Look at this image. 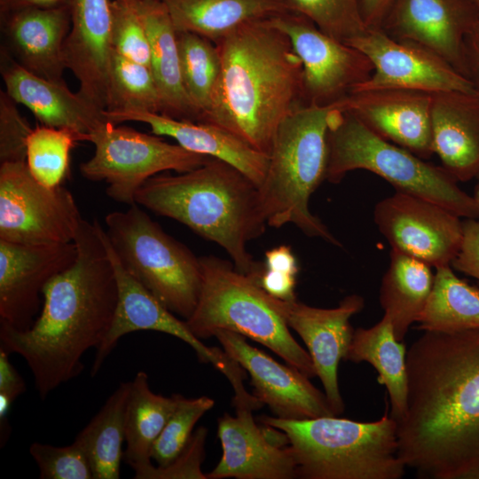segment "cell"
<instances>
[{"label":"cell","instance_id":"obj_1","mask_svg":"<svg viewBox=\"0 0 479 479\" xmlns=\"http://www.w3.org/2000/svg\"><path fill=\"white\" fill-rule=\"evenodd\" d=\"M406 367L400 459L419 477L479 479V329L424 331Z\"/></svg>","mask_w":479,"mask_h":479},{"label":"cell","instance_id":"obj_15","mask_svg":"<svg viewBox=\"0 0 479 479\" xmlns=\"http://www.w3.org/2000/svg\"><path fill=\"white\" fill-rule=\"evenodd\" d=\"M346 43L361 51L373 66L371 76L353 90L404 89L430 94L476 91L470 80L435 53L394 39L380 28H368Z\"/></svg>","mask_w":479,"mask_h":479},{"label":"cell","instance_id":"obj_35","mask_svg":"<svg viewBox=\"0 0 479 479\" xmlns=\"http://www.w3.org/2000/svg\"><path fill=\"white\" fill-rule=\"evenodd\" d=\"M106 112L144 111L161 114L158 87L149 67L112 51Z\"/></svg>","mask_w":479,"mask_h":479},{"label":"cell","instance_id":"obj_10","mask_svg":"<svg viewBox=\"0 0 479 479\" xmlns=\"http://www.w3.org/2000/svg\"><path fill=\"white\" fill-rule=\"evenodd\" d=\"M87 141L95 150L81 163V175L90 181H105L107 195L129 206L136 203L137 192L152 177L166 170L187 172L212 158L109 121L89 133Z\"/></svg>","mask_w":479,"mask_h":479},{"label":"cell","instance_id":"obj_7","mask_svg":"<svg viewBox=\"0 0 479 479\" xmlns=\"http://www.w3.org/2000/svg\"><path fill=\"white\" fill-rule=\"evenodd\" d=\"M202 284L198 303L185 320L199 339L228 330L269 348L309 378L317 376L312 359L292 336L283 300L272 296L256 278L215 256L200 258Z\"/></svg>","mask_w":479,"mask_h":479},{"label":"cell","instance_id":"obj_51","mask_svg":"<svg viewBox=\"0 0 479 479\" xmlns=\"http://www.w3.org/2000/svg\"><path fill=\"white\" fill-rule=\"evenodd\" d=\"M479 10V0H473Z\"/></svg>","mask_w":479,"mask_h":479},{"label":"cell","instance_id":"obj_50","mask_svg":"<svg viewBox=\"0 0 479 479\" xmlns=\"http://www.w3.org/2000/svg\"><path fill=\"white\" fill-rule=\"evenodd\" d=\"M475 200V203L479 208V179H478V183L476 184L475 187V192H474V195H473Z\"/></svg>","mask_w":479,"mask_h":479},{"label":"cell","instance_id":"obj_14","mask_svg":"<svg viewBox=\"0 0 479 479\" xmlns=\"http://www.w3.org/2000/svg\"><path fill=\"white\" fill-rule=\"evenodd\" d=\"M101 233L114 267L118 302L111 326L97 349L91 376L98 373L122 336L136 331L152 330L170 334L185 342L193 349L200 362L212 364L227 379L231 378L240 369V365L224 350L203 344L190 330L185 320L175 317L173 312L126 271L110 245L103 227Z\"/></svg>","mask_w":479,"mask_h":479},{"label":"cell","instance_id":"obj_29","mask_svg":"<svg viewBox=\"0 0 479 479\" xmlns=\"http://www.w3.org/2000/svg\"><path fill=\"white\" fill-rule=\"evenodd\" d=\"M406 349L397 340L390 318H382L369 328L354 330L352 341L344 360L353 363L367 362L378 373V381L389 394V415L398 421L407 408L408 378Z\"/></svg>","mask_w":479,"mask_h":479},{"label":"cell","instance_id":"obj_41","mask_svg":"<svg viewBox=\"0 0 479 479\" xmlns=\"http://www.w3.org/2000/svg\"><path fill=\"white\" fill-rule=\"evenodd\" d=\"M207 428L200 427L192 433L180 454L164 467L152 463L134 468L136 479H208L201 471L205 457Z\"/></svg>","mask_w":479,"mask_h":479},{"label":"cell","instance_id":"obj_30","mask_svg":"<svg viewBox=\"0 0 479 479\" xmlns=\"http://www.w3.org/2000/svg\"><path fill=\"white\" fill-rule=\"evenodd\" d=\"M435 273L428 263L391 249L389 265L380 289V302L393 325L395 336L403 342L417 322L434 283Z\"/></svg>","mask_w":479,"mask_h":479},{"label":"cell","instance_id":"obj_48","mask_svg":"<svg viewBox=\"0 0 479 479\" xmlns=\"http://www.w3.org/2000/svg\"><path fill=\"white\" fill-rule=\"evenodd\" d=\"M393 0H360L363 20L368 28H380Z\"/></svg>","mask_w":479,"mask_h":479},{"label":"cell","instance_id":"obj_3","mask_svg":"<svg viewBox=\"0 0 479 479\" xmlns=\"http://www.w3.org/2000/svg\"><path fill=\"white\" fill-rule=\"evenodd\" d=\"M215 44L220 75L199 122L216 125L269 154L281 122L305 104L302 62L271 20L244 24Z\"/></svg>","mask_w":479,"mask_h":479},{"label":"cell","instance_id":"obj_44","mask_svg":"<svg viewBox=\"0 0 479 479\" xmlns=\"http://www.w3.org/2000/svg\"><path fill=\"white\" fill-rule=\"evenodd\" d=\"M296 276L265 267L259 274L258 282L261 287L272 296L281 300H294V287Z\"/></svg>","mask_w":479,"mask_h":479},{"label":"cell","instance_id":"obj_11","mask_svg":"<svg viewBox=\"0 0 479 479\" xmlns=\"http://www.w3.org/2000/svg\"><path fill=\"white\" fill-rule=\"evenodd\" d=\"M82 220L68 189L40 184L26 161L1 163V240L28 246L70 243Z\"/></svg>","mask_w":479,"mask_h":479},{"label":"cell","instance_id":"obj_6","mask_svg":"<svg viewBox=\"0 0 479 479\" xmlns=\"http://www.w3.org/2000/svg\"><path fill=\"white\" fill-rule=\"evenodd\" d=\"M285 434L303 479H400L406 466L398 455L397 421L388 412L359 422L335 416L286 420L263 416Z\"/></svg>","mask_w":479,"mask_h":479},{"label":"cell","instance_id":"obj_43","mask_svg":"<svg viewBox=\"0 0 479 479\" xmlns=\"http://www.w3.org/2000/svg\"><path fill=\"white\" fill-rule=\"evenodd\" d=\"M462 225V243L451 266L479 281V219H465Z\"/></svg>","mask_w":479,"mask_h":479},{"label":"cell","instance_id":"obj_23","mask_svg":"<svg viewBox=\"0 0 479 479\" xmlns=\"http://www.w3.org/2000/svg\"><path fill=\"white\" fill-rule=\"evenodd\" d=\"M71 21V6L24 8L0 15L1 48L32 74L65 82L63 45Z\"/></svg>","mask_w":479,"mask_h":479},{"label":"cell","instance_id":"obj_17","mask_svg":"<svg viewBox=\"0 0 479 479\" xmlns=\"http://www.w3.org/2000/svg\"><path fill=\"white\" fill-rule=\"evenodd\" d=\"M75 243L28 246L0 240V322L29 329L39 316L45 286L77 258Z\"/></svg>","mask_w":479,"mask_h":479},{"label":"cell","instance_id":"obj_26","mask_svg":"<svg viewBox=\"0 0 479 479\" xmlns=\"http://www.w3.org/2000/svg\"><path fill=\"white\" fill-rule=\"evenodd\" d=\"M432 139L443 167L458 181L479 178V94H433Z\"/></svg>","mask_w":479,"mask_h":479},{"label":"cell","instance_id":"obj_8","mask_svg":"<svg viewBox=\"0 0 479 479\" xmlns=\"http://www.w3.org/2000/svg\"><path fill=\"white\" fill-rule=\"evenodd\" d=\"M333 107L327 181L337 184L349 171L365 169L385 179L396 191L428 200L461 218L479 219L474 197L462 191L443 166L427 162L380 137L349 112Z\"/></svg>","mask_w":479,"mask_h":479},{"label":"cell","instance_id":"obj_18","mask_svg":"<svg viewBox=\"0 0 479 479\" xmlns=\"http://www.w3.org/2000/svg\"><path fill=\"white\" fill-rule=\"evenodd\" d=\"M214 336L224 352L249 373L255 396L276 417L307 420L335 416L326 394L298 369L279 364L251 346L240 334L218 330Z\"/></svg>","mask_w":479,"mask_h":479},{"label":"cell","instance_id":"obj_13","mask_svg":"<svg viewBox=\"0 0 479 479\" xmlns=\"http://www.w3.org/2000/svg\"><path fill=\"white\" fill-rule=\"evenodd\" d=\"M373 218L392 249L435 269L451 265L462 243L460 216L410 193L396 191L379 201Z\"/></svg>","mask_w":479,"mask_h":479},{"label":"cell","instance_id":"obj_21","mask_svg":"<svg viewBox=\"0 0 479 479\" xmlns=\"http://www.w3.org/2000/svg\"><path fill=\"white\" fill-rule=\"evenodd\" d=\"M236 415L218 419L217 436L223 454L208 479H291L296 476L293 451L273 442L255 421V404L234 405Z\"/></svg>","mask_w":479,"mask_h":479},{"label":"cell","instance_id":"obj_24","mask_svg":"<svg viewBox=\"0 0 479 479\" xmlns=\"http://www.w3.org/2000/svg\"><path fill=\"white\" fill-rule=\"evenodd\" d=\"M0 72L5 91L26 106L41 125L66 128L87 135L108 122L98 109L66 82L37 76L19 65L4 49L0 50Z\"/></svg>","mask_w":479,"mask_h":479},{"label":"cell","instance_id":"obj_27","mask_svg":"<svg viewBox=\"0 0 479 479\" xmlns=\"http://www.w3.org/2000/svg\"><path fill=\"white\" fill-rule=\"evenodd\" d=\"M147 33L150 68L161 102V114L198 122V114L185 91L180 68L177 31L161 0H130Z\"/></svg>","mask_w":479,"mask_h":479},{"label":"cell","instance_id":"obj_42","mask_svg":"<svg viewBox=\"0 0 479 479\" xmlns=\"http://www.w3.org/2000/svg\"><path fill=\"white\" fill-rule=\"evenodd\" d=\"M17 103L0 90V162L26 161L27 139L33 130Z\"/></svg>","mask_w":479,"mask_h":479},{"label":"cell","instance_id":"obj_39","mask_svg":"<svg viewBox=\"0 0 479 479\" xmlns=\"http://www.w3.org/2000/svg\"><path fill=\"white\" fill-rule=\"evenodd\" d=\"M111 46L122 57L150 67L147 33L130 0L111 1Z\"/></svg>","mask_w":479,"mask_h":479},{"label":"cell","instance_id":"obj_4","mask_svg":"<svg viewBox=\"0 0 479 479\" xmlns=\"http://www.w3.org/2000/svg\"><path fill=\"white\" fill-rule=\"evenodd\" d=\"M136 203L218 244L239 271L257 276L263 271L247 249L267 225L258 188L232 165L211 158L176 176L155 175L138 189Z\"/></svg>","mask_w":479,"mask_h":479},{"label":"cell","instance_id":"obj_32","mask_svg":"<svg viewBox=\"0 0 479 479\" xmlns=\"http://www.w3.org/2000/svg\"><path fill=\"white\" fill-rule=\"evenodd\" d=\"M130 381L122 382L90 421L79 432L75 442L86 454L93 479H118L123 459L125 411Z\"/></svg>","mask_w":479,"mask_h":479},{"label":"cell","instance_id":"obj_33","mask_svg":"<svg viewBox=\"0 0 479 479\" xmlns=\"http://www.w3.org/2000/svg\"><path fill=\"white\" fill-rule=\"evenodd\" d=\"M417 323L422 331L479 329V287L459 279L451 265L436 268L431 293Z\"/></svg>","mask_w":479,"mask_h":479},{"label":"cell","instance_id":"obj_49","mask_svg":"<svg viewBox=\"0 0 479 479\" xmlns=\"http://www.w3.org/2000/svg\"><path fill=\"white\" fill-rule=\"evenodd\" d=\"M73 0H0V15L24 8L70 7Z\"/></svg>","mask_w":479,"mask_h":479},{"label":"cell","instance_id":"obj_34","mask_svg":"<svg viewBox=\"0 0 479 479\" xmlns=\"http://www.w3.org/2000/svg\"><path fill=\"white\" fill-rule=\"evenodd\" d=\"M181 75L199 121L208 109L217 84L221 59L215 43L191 32H177Z\"/></svg>","mask_w":479,"mask_h":479},{"label":"cell","instance_id":"obj_40","mask_svg":"<svg viewBox=\"0 0 479 479\" xmlns=\"http://www.w3.org/2000/svg\"><path fill=\"white\" fill-rule=\"evenodd\" d=\"M29 452L41 479H93L90 461L75 442L67 446L35 442Z\"/></svg>","mask_w":479,"mask_h":479},{"label":"cell","instance_id":"obj_20","mask_svg":"<svg viewBox=\"0 0 479 479\" xmlns=\"http://www.w3.org/2000/svg\"><path fill=\"white\" fill-rule=\"evenodd\" d=\"M365 302L362 296L344 297L335 308L309 306L296 299L283 300L287 324L302 339L320 379L333 413L344 411L338 383V366L350 346L354 330L349 318L360 312Z\"/></svg>","mask_w":479,"mask_h":479},{"label":"cell","instance_id":"obj_9","mask_svg":"<svg viewBox=\"0 0 479 479\" xmlns=\"http://www.w3.org/2000/svg\"><path fill=\"white\" fill-rule=\"evenodd\" d=\"M106 236L126 271L185 320L202 284L200 258L166 233L137 203L105 218Z\"/></svg>","mask_w":479,"mask_h":479},{"label":"cell","instance_id":"obj_46","mask_svg":"<svg viewBox=\"0 0 479 479\" xmlns=\"http://www.w3.org/2000/svg\"><path fill=\"white\" fill-rule=\"evenodd\" d=\"M264 267L294 276L299 270L295 255L290 247L285 245L273 247L265 253Z\"/></svg>","mask_w":479,"mask_h":479},{"label":"cell","instance_id":"obj_28","mask_svg":"<svg viewBox=\"0 0 479 479\" xmlns=\"http://www.w3.org/2000/svg\"><path fill=\"white\" fill-rule=\"evenodd\" d=\"M177 32L215 43L248 22L294 12L289 0H161Z\"/></svg>","mask_w":479,"mask_h":479},{"label":"cell","instance_id":"obj_22","mask_svg":"<svg viewBox=\"0 0 479 479\" xmlns=\"http://www.w3.org/2000/svg\"><path fill=\"white\" fill-rule=\"evenodd\" d=\"M71 27L63 45V60L79 82L78 92L105 111L108 104L111 46V1L73 0Z\"/></svg>","mask_w":479,"mask_h":479},{"label":"cell","instance_id":"obj_38","mask_svg":"<svg viewBox=\"0 0 479 479\" xmlns=\"http://www.w3.org/2000/svg\"><path fill=\"white\" fill-rule=\"evenodd\" d=\"M214 404V400L205 396L186 398L178 395L177 407L152 448L151 458L157 466L164 467L180 454L192 437L197 421Z\"/></svg>","mask_w":479,"mask_h":479},{"label":"cell","instance_id":"obj_52","mask_svg":"<svg viewBox=\"0 0 479 479\" xmlns=\"http://www.w3.org/2000/svg\"><path fill=\"white\" fill-rule=\"evenodd\" d=\"M479 179V178H478Z\"/></svg>","mask_w":479,"mask_h":479},{"label":"cell","instance_id":"obj_36","mask_svg":"<svg viewBox=\"0 0 479 479\" xmlns=\"http://www.w3.org/2000/svg\"><path fill=\"white\" fill-rule=\"evenodd\" d=\"M87 137L66 128H33L27 139L26 162L34 178L47 187L60 185L69 169L71 149Z\"/></svg>","mask_w":479,"mask_h":479},{"label":"cell","instance_id":"obj_37","mask_svg":"<svg viewBox=\"0 0 479 479\" xmlns=\"http://www.w3.org/2000/svg\"><path fill=\"white\" fill-rule=\"evenodd\" d=\"M294 12L311 20L321 31L344 43L367 29L360 0H289Z\"/></svg>","mask_w":479,"mask_h":479},{"label":"cell","instance_id":"obj_5","mask_svg":"<svg viewBox=\"0 0 479 479\" xmlns=\"http://www.w3.org/2000/svg\"><path fill=\"white\" fill-rule=\"evenodd\" d=\"M333 109L303 104L281 122L258 192L267 225L279 228L292 224L310 237L341 247L309 208L311 194L326 177Z\"/></svg>","mask_w":479,"mask_h":479},{"label":"cell","instance_id":"obj_2","mask_svg":"<svg viewBox=\"0 0 479 479\" xmlns=\"http://www.w3.org/2000/svg\"><path fill=\"white\" fill-rule=\"evenodd\" d=\"M102 227L97 219L82 220L74 239L77 258L45 286L29 329L0 322V348L27 362L42 399L83 371V355L99 347L113 322L118 289Z\"/></svg>","mask_w":479,"mask_h":479},{"label":"cell","instance_id":"obj_12","mask_svg":"<svg viewBox=\"0 0 479 479\" xmlns=\"http://www.w3.org/2000/svg\"><path fill=\"white\" fill-rule=\"evenodd\" d=\"M271 20L288 36L302 62L305 104L334 106L373 74L361 51L326 35L306 17L290 12Z\"/></svg>","mask_w":479,"mask_h":479},{"label":"cell","instance_id":"obj_47","mask_svg":"<svg viewBox=\"0 0 479 479\" xmlns=\"http://www.w3.org/2000/svg\"><path fill=\"white\" fill-rule=\"evenodd\" d=\"M465 76L471 81L479 94V24L465 42Z\"/></svg>","mask_w":479,"mask_h":479},{"label":"cell","instance_id":"obj_25","mask_svg":"<svg viewBox=\"0 0 479 479\" xmlns=\"http://www.w3.org/2000/svg\"><path fill=\"white\" fill-rule=\"evenodd\" d=\"M104 114L115 124L124 122L145 123L154 135L172 137L187 151L224 161L241 171L257 188L265 177L269 155L216 125L144 111H104Z\"/></svg>","mask_w":479,"mask_h":479},{"label":"cell","instance_id":"obj_45","mask_svg":"<svg viewBox=\"0 0 479 479\" xmlns=\"http://www.w3.org/2000/svg\"><path fill=\"white\" fill-rule=\"evenodd\" d=\"M9 355L0 348V393L14 401L27 388L23 378L10 362Z\"/></svg>","mask_w":479,"mask_h":479},{"label":"cell","instance_id":"obj_19","mask_svg":"<svg viewBox=\"0 0 479 479\" xmlns=\"http://www.w3.org/2000/svg\"><path fill=\"white\" fill-rule=\"evenodd\" d=\"M433 94L404 89L353 90L334 104L372 131L426 160L434 154Z\"/></svg>","mask_w":479,"mask_h":479},{"label":"cell","instance_id":"obj_31","mask_svg":"<svg viewBox=\"0 0 479 479\" xmlns=\"http://www.w3.org/2000/svg\"><path fill=\"white\" fill-rule=\"evenodd\" d=\"M178 395L164 397L153 393L147 373L142 371L130 381L125 411L123 460L132 469L152 463L153 445L175 411Z\"/></svg>","mask_w":479,"mask_h":479},{"label":"cell","instance_id":"obj_16","mask_svg":"<svg viewBox=\"0 0 479 479\" xmlns=\"http://www.w3.org/2000/svg\"><path fill=\"white\" fill-rule=\"evenodd\" d=\"M478 24L473 0H393L380 29L430 51L465 76V42Z\"/></svg>","mask_w":479,"mask_h":479}]
</instances>
